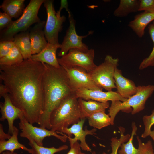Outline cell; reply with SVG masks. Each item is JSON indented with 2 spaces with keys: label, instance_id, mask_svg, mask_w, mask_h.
<instances>
[{
  "label": "cell",
  "instance_id": "obj_31",
  "mask_svg": "<svg viewBox=\"0 0 154 154\" xmlns=\"http://www.w3.org/2000/svg\"><path fill=\"white\" fill-rule=\"evenodd\" d=\"M15 45L14 42L12 40L0 41V58L7 55Z\"/></svg>",
  "mask_w": 154,
  "mask_h": 154
},
{
  "label": "cell",
  "instance_id": "obj_37",
  "mask_svg": "<svg viewBox=\"0 0 154 154\" xmlns=\"http://www.w3.org/2000/svg\"><path fill=\"white\" fill-rule=\"evenodd\" d=\"M147 145L144 154H154V150L153 148L152 142L151 141L147 142Z\"/></svg>",
  "mask_w": 154,
  "mask_h": 154
},
{
  "label": "cell",
  "instance_id": "obj_7",
  "mask_svg": "<svg viewBox=\"0 0 154 154\" xmlns=\"http://www.w3.org/2000/svg\"><path fill=\"white\" fill-rule=\"evenodd\" d=\"M43 4L47 14L44 29L45 37L48 43L60 46L58 34L62 29V25L66 20V17L64 15H57L53 0H44Z\"/></svg>",
  "mask_w": 154,
  "mask_h": 154
},
{
  "label": "cell",
  "instance_id": "obj_15",
  "mask_svg": "<svg viewBox=\"0 0 154 154\" xmlns=\"http://www.w3.org/2000/svg\"><path fill=\"white\" fill-rule=\"evenodd\" d=\"M45 23L44 21H41L35 24L29 31L32 55L38 53L48 44L44 31Z\"/></svg>",
  "mask_w": 154,
  "mask_h": 154
},
{
  "label": "cell",
  "instance_id": "obj_23",
  "mask_svg": "<svg viewBox=\"0 0 154 154\" xmlns=\"http://www.w3.org/2000/svg\"><path fill=\"white\" fill-rule=\"evenodd\" d=\"M19 129L15 126L11 137L7 140L0 141V153L8 151L14 152L17 149H20L29 151L30 149L26 147L24 145L20 143L18 140V136Z\"/></svg>",
  "mask_w": 154,
  "mask_h": 154
},
{
  "label": "cell",
  "instance_id": "obj_14",
  "mask_svg": "<svg viewBox=\"0 0 154 154\" xmlns=\"http://www.w3.org/2000/svg\"><path fill=\"white\" fill-rule=\"evenodd\" d=\"M3 97L4 102H1L0 104L1 115L0 120L3 121L7 120L8 126V133L11 135L14 128V121L24 116L23 112L13 104L8 94L5 95Z\"/></svg>",
  "mask_w": 154,
  "mask_h": 154
},
{
  "label": "cell",
  "instance_id": "obj_17",
  "mask_svg": "<svg viewBox=\"0 0 154 154\" xmlns=\"http://www.w3.org/2000/svg\"><path fill=\"white\" fill-rule=\"evenodd\" d=\"M60 46L48 43L47 46L38 54L32 55L30 59L52 66L59 68V64L56 56V52Z\"/></svg>",
  "mask_w": 154,
  "mask_h": 154
},
{
  "label": "cell",
  "instance_id": "obj_41",
  "mask_svg": "<svg viewBox=\"0 0 154 154\" xmlns=\"http://www.w3.org/2000/svg\"><path fill=\"white\" fill-rule=\"evenodd\" d=\"M80 154H87L85 153H82V152H81ZM92 154H96V153L95 151H94L92 153Z\"/></svg>",
  "mask_w": 154,
  "mask_h": 154
},
{
  "label": "cell",
  "instance_id": "obj_22",
  "mask_svg": "<svg viewBox=\"0 0 154 154\" xmlns=\"http://www.w3.org/2000/svg\"><path fill=\"white\" fill-rule=\"evenodd\" d=\"M25 1L4 0L0 6V8L12 18H17L22 15L25 9Z\"/></svg>",
  "mask_w": 154,
  "mask_h": 154
},
{
  "label": "cell",
  "instance_id": "obj_39",
  "mask_svg": "<svg viewBox=\"0 0 154 154\" xmlns=\"http://www.w3.org/2000/svg\"><path fill=\"white\" fill-rule=\"evenodd\" d=\"M2 154H17V153L14 152H12L9 151H6L3 152Z\"/></svg>",
  "mask_w": 154,
  "mask_h": 154
},
{
  "label": "cell",
  "instance_id": "obj_5",
  "mask_svg": "<svg viewBox=\"0 0 154 154\" xmlns=\"http://www.w3.org/2000/svg\"><path fill=\"white\" fill-rule=\"evenodd\" d=\"M154 92V85L138 86L135 94L124 102L119 100L112 102L109 108L108 115L111 119V125H114V120L120 111H125L131 108L132 114H135L143 110L146 102Z\"/></svg>",
  "mask_w": 154,
  "mask_h": 154
},
{
  "label": "cell",
  "instance_id": "obj_9",
  "mask_svg": "<svg viewBox=\"0 0 154 154\" xmlns=\"http://www.w3.org/2000/svg\"><path fill=\"white\" fill-rule=\"evenodd\" d=\"M19 126L21 132L20 136L21 137L26 138L28 139H32L38 145L43 146V140L46 137L54 136L65 143L67 138L62 133L53 131L50 130L33 126L29 123L23 117L19 119Z\"/></svg>",
  "mask_w": 154,
  "mask_h": 154
},
{
  "label": "cell",
  "instance_id": "obj_29",
  "mask_svg": "<svg viewBox=\"0 0 154 154\" xmlns=\"http://www.w3.org/2000/svg\"><path fill=\"white\" fill-rule=\"evenodd\" d=\"M120 133V136L118 139L116 137H113L111 139V146L112 148V152L108 154L103 152L101 154H117L118 150L121 143L127 141L130 137L129 134L125 135L124 134L125 130L122 127L119 128Z\"/></svg>",
  "mask_w": 154,
  "mask_h": 154
},
{
  "label": "cell",
  "instance_id": "obj_40",
  "mask_svg": "<svg viewBox=\"0 0 154 154\" xmlns=\"http://www.w3.org/2000/svg\"><path fill=\"white\" fill-rule=\"evenodd\" d=\"M149 136H150L154 142V129L153 130L151 131ZM153 153L154 154V150L153 151Z\"/></svg>",
  "mask_w": 154,
  "mask_h": 154
},
{
  "label": "cell",
  "instance_id": "obj_25",
  "mask_svg": "<svg viewBox=\"0 0 154 154\" xmlns=\"http://www.w3.org/2000/svg\"><path fill=\"white\" fill-rule=\"evenodd\" d=\"M87 118L89 125L96 129H101L111 125L110 117L105 111L96 112Z\"/></svg>",
  "mask_w": 154,
  "mask_h": 154
},
{
  "label": "cell",
  "instance_id": "obj_30",
  "mask_svg": "<svg viewBox=\"0 0 154 154\" xmlns=\"http://www.w3.org/2000/svg\"><path fill=\"white\" fill-rule=\"evenodd\" d=\"M143 121L145 126V130L141 135V137L145 138L149 136L151 132V128L154 125V109L149 115H145L143 117Z\"/></svg>",
  "mask_w": 154,
  "mask_h": 154
},
{
  "label": "cell",
  "instance_id": "obj_11",
  "mask_svg": "<svg viewBox=\"0 0 154 154\" xmlns=\"http://www.w3.org/2000/svg\"><path fill=\"white\" fill-rule=\"evenodd\" d=\"M63 68L67 73L72 86L76 91L82 88L102 90L103 89L94 82L89 73L84 68L78 66Z\"/></svg>",
  "mask_w": 154,
  "mask_h": 154
},
{
  "label": "cell",
  "instance_id": "obj_27",
  "mask_svg": "<svg viewBox=\"0 0 154 154\" xmlns=\"http://www.w3.org/2000/svg\"><path fill=\"white\" fill-rule=\"evenodd\" d=\"M24 60L20 51L15 45L7 55L0 58V65L13 66L20 63Z\"/></svg>",
  "mask_w": 154,
  "mask_h": 154
},
{
  "label": "cell",
  "instance_id": "obj_3",
  "mask_svg": "<svg viewBox=\"0 0 154 154\" xmlns=\"http://www.w3.org/2000/svg\"><path fill=\"white\" fill-rule=\"evenodd\" d=\"M75 92L63 100L51 113V130L61 132L63 129L68 128L80 120L78 98Z\"/></svg>",
  "mask_w": 154,
  "mask_h": 154
},
{
  "label": "cell",
  "instance_id": "obj_19",
  "mask_svg": "<svg viewBox=\"0 0 154 154\" xmlns=\"http://www.w3.org/2000/svg\"><path fill=\"white\" fill-rule=\"evenodd\" d=\"M154 20V11H144L136 15L134 19L128 24L130 27L139 38L144 35L146 26Z\"/></svg>",
  "mask_w": 154,
  "mask_h": 154
},
{
  "label": "cell",
  "instance_id": "obj_16",
  "mask_svg": "<svg viewBox=\"0 0 154 154\" xmlns=\"http://www.w3.org/2000/svg\"><path fill=\"white\" fill-rule=\"evenodd\" d=\"M114 78L117 92L123 98L128 99L136 94L137 86L131 80L125 77L121 70L117 68L115 70Z\"/></svg>",
  "mask_w": 154,
  "mask_h": 154
},
{
  "label": "cell",
  "instance_id": "obj_36",
  "mask_svg": "<svg viewBox=\"0 0 154 154\" xmlns=\"http://www.w3.org/2000/svg\"><path fill=\"white\" fill-rule=\"evenodd\" d=\"M11 135L9 133H6L4 131L2 125L0 124V141L6 140L8 139Z\"/></svg>",
  "mask_w": 154,
  "mask_h": 154
},
{
  "label": "cell",
  "instance_id": "obj_6",
  "mask_svg": "<svg viewBox=\"0 0 154 154\" xmlns=\"http://www.w3.org/2000/svg\"><path fill=\"white\" fill-rule=\"evenodd\" d=\"M119 61L118 58L106 55L104 62L89 73L92 80L97 85L107 91L116 88L114 76Z\"/></svg>",
  "mask_w": 154,
  "mask_h": 154
},
{
  "label": "cell",
  "instance_id": "obj_38",
  "mask_svg": "<svg viewBox=\"0 0 154 154\" xmlns=\"http://www.w3.org/2000/svg\"><path fill=\"white\" fill-rule=\"evenodd\" d=\"M8 91L6 86L2 84H0V97H3L5 95L8 94Z\"/></svg>",
  "mask_w": 154,
  "mask_h": 154
},
{
  "label": "cell",
  "instance_id": "obj_20",
  "mask_svg": "<svg viewBox=\"0 0 154 154\" xmlns=\"http://www.w3.org/2000/svg\"><path fill=\"white\" fill-rule=\"evenodd\" d=\"M131 126L132 130L131 136L127 143H121L120 146L121 149L118 152L119 154H144L147 146V143H143L139 137L137 136L138 147L137 149L134 147L133 141L134 136L136 135L137 128L134 122H132Z\"/></svg>",
  "mask_w": 154,
  "mask_h": 154
},
{
  "label": "cell",
  "instance_id": "obj_34",
  "mask_svg": "<svg viewBox=\"0 0 154 154\" xmlns=\"http://www.w3.org/2000/svg\"><path fill=\"white\" fill-rule=\"evenodd\" d=\"M70 149L66 154H80L81 151L80 144L78 141L76 142L73 145L70 146Z\"/></svg>",
  "mask_w": 154,
  "mask_h": 154
},
{
  "label": "cell",
  "instance_id": "obj_10",
  "mask_svg": "<svg viewBox=\"0 0 154 154\" xmlns=\"http://www.w3.org/2000/svg\"><path fill=\"white\" fill-rule=\"evenodd\" d=\"M69 27L64 37L63 41L60 44V50L58 54L59 56L62 57L72 49H77L81 51L86 52L89 50L88 46L82 42L83 38L87 37L93 33V31H90L84 36H79L77 34L75 29L76 21L72 15L68 16Z\"/></svg>",
  "mask_w": 154,
  "mask_h": 154
},
{
  "label": "cell",
  "instance_id": "obj_13",
  "mask_svg": "<svg viewBox=\"0 0 154 154\" xmlns=\"http://www.w3.org/2000/svg\"><path fill=\"white\" fill-rule=\"evenodd\" d=\"M75 93L78 98H81L87 100H92L100 102L116 100L124 102L127 99L123 98L117 91L112 90L104 92L102 90H91L82 88L76 90Z\"/></svg>",
  "mask_w": 154,
  "mask_h": 154
},
{
  "label": "cell",
  "instance_id": "obj_12",
  "mask_svg": "<svg viewBox=\"0 0 154 154\" xmlns=\"http://www.w3.org/2000/svg\"><path fill=\"white\" fill-rule=\"evenodd\" d=\"M86 119H80L77 123L74 124L70 128H64L61 132L69 140L70 146L73 145L76 142L80 141V146L81 149L84 151L92 152V150L87 143L86 137L88 135H94L96 134V129L94 128L88 130L86 127L84 130L83 126Z\"/></svg>",
  "mask_w": 154,
  "mask_h": 154
},
{
  "label": "cell",
  "instance_id": "obj_18",
  "mask_svg": "<svg viewBox=\"0 0 154 154\" xmlns=\"http://www.w3.org/2000/svg\"><path fill=\"white\" fill-rule=\"evenodd\" d=\"M80 119H86L93 114L101 111H105L109 108L108 102H103L92 100H86L78 98Z\"/></svg>",
  "mask_w": 154,
  "mask_h": 154
},
{
  "label": "cell",
  "instance_id": "obj_24",
  "mask_svg": "<svg viewBox=\"0 0 154 154\" xmlns=\"http://www.w3.org/2000/svg\"><path fill=\"white\" fill-rule=\"evenodd\" d=\"M140 0H121L114 15L117 17L127 16L130 13L138 11Z\"/></svg>",
  "mask_w": 154,
  "mask_h": 154
},
{
  "label": "cell",
  "instance_id": "obj_21",
  "mask_svg": "<svg viewBox=\"0 0 154 154\" xmlns=\"http://www.w3.org/2000/svg\"><path fill=\"white\" fill-rule=\"evenodd\" d=\"M29 31L19 33L14 37L13 41L18 48L24 60L29 59L32 55L29 37Z\"/></svg>",
  "mask_w": 154,
  "mask_h": 154
},
{
  "label": "cell",
  "instance_id": "obj_26",
  "mask_svg": "<svg viewBox=\"0 0 154 154\" xmlns=\"http://www.w3.org/2000/svg\"><path fill=\"white\" fill-rule=\"evenodd\" d=\"M28 140L29 141L28 144L31 148L28 153L31 154H54L67 150L68 147V146L66 145L58 148L44 147L38 145L33 139H30Z\"/></svg>",
  "mask_w": 154,
  "mask_h": 154
},
{
  "label": "cell",
  "instance_id": "obj_1",
  "mask_svg": "<svg viewBox=\"0 0 154 154\" xmlns=\"http://www.w3.org/2000/svg\"><path fill=\"white\" fill-rule=\"evenodd\" d=\"M45 69V64L30 59L13 66L0 65V78L12 102L32 124H38L44 111Z\"/></svg>",
  "mask_w": 154,
  "mask_h": 154
},
{
  "label": "cell",
  "instance_id": "obj_42",
  "mask_svg": "<svg viewBox=\"0 0 154 154\" xmlns=\"http://www.w3.org/2000/svg\"><path fill=\"white\" fill-rule=\"evenodd\" d=\"M153 23L154 24V21H153Z\"/></svg>",
  "mask_w": 154,
  "mask_h": 154
},
{
  "label": "cell",
  "instance_id": "obj_28",
  "mask_svg": "<svg viewBox=\"0 0 154 154\" xmlns=\"http://www.w3.org/2000/svg\"><path fill=\"white\" fill-rule=\"evenodd\" d=\"M148 32L153 43V46L149 56L144 59L140 63L139 69L142 70L149 66H154V24H149L148 26Z\"/></svg>",
  "mask_w": 154,
  "mask_h": 154
},
{
  "label": "cell",
  "instance_id": "obj_8",
  "mask_svg": "<svg viewBox=\"0 0 154 154\" xmlns=\"http://www.w3.org/2000/svg\"><path fill=\"white\" fill-rule=\"evenodd\" d=\"M94 50L92 49L84 52L77 49L73 48L60 58H58V60L60 65L63 68L78 66L90 73L97 66L94 61Z\"/></svg>",
  "mask_w": 154,
  "mask_h": 154
},
{
  "label": "cell",
  "instance_id": "obj_32",
  "mask_svg": "<svg viewBox=\"0 0 154 154\" xmlns=\"http://www.w3.org/2000/svg\"><path fill=\"white\" fill-rule=\"evenodd\" d=\"M12 18L6 13L0 12V30L2 31L10 26L13 21Z\"/></svg>",
  "mask_w": 154,
  "mask_h": 154
},
{
  "label": "cell",
  "instance_id": "obj_35",
  "mask_svg": "<svg viewBox=\"0 0 154 154\" xmlns=\"http://www.w3.org/2000/svg\"><path fill=\"white\" fill-rule=\"evenodd\" d=\"M65 8L68 12V16L71 15V13L68 9V4L67 0H61L60 1V6L59 9L56 12V14L58 16H60V13L62 9Z\"/></svg>",
  "mask_w": 154,
  "mask_h": 154
},
{
  "label": "cell",
  "instance_id": "obj_33",
  "mask_svg": "<svg viewBox=\"0 0 154 154\" xmlns=\"http://www.w3.org/2000/svg\"><path fill=\"white\" fill-rule=\"evenodd\" d=\"M154 11V0H140L138 11Z\"/></svg>",
  "mask_w": 154,
  "mask_h": 154
},
{
  "label": "cell",
  "instance_id": "obj_4",
  "mask_svg": "<svg viewBox=\"0 0 154 154\" xmlns=\"http://www.w3.org/2000/svg\"><path fill=\"white\" fill-rule=\"evenodd\" d=\"M44 1L30 0L21 16L8 27L0 31V41H13L16 34L28 30L33 24L40 22L38 14Z\"/></svg>",
  "mask_w": 154,
  "mask_h": 154
},
{
  "label": "cell",
  "instance_id": "obj_2",
  "mask_svg": "<svg viewBox=\"0 0 154 154\" xmlns=\"http://www.w3.org/2000/svg\"><path fill=\"white\" fill-rule=\"evenodd\" d=\"M45 65L43 79L44 109L38 124L40 127L50 130L51 113L63 100L76 91L63 67L56 68L45 64Z\"/></svg>",
  "mask_w": 154,
  "mask_h": 154
}]
</instances>
